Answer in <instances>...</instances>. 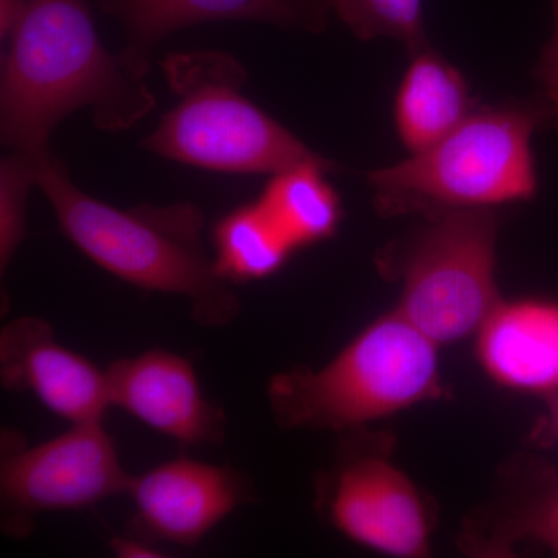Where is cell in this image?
I'll return each instance as SVG.
<instances>
[{"label": "cell", "mask_w": 558, "mask_h": 558, "mask_svg": "<svg viewBox=\"0 0 558 558\" xmlns=\"http://www.w3.org/2000/svg\"><path fill=\"white\" fill-rule=\"evenodd\" d=\"M438 348L398 311L388 312L322 368L271 377V414L281 428L344 432L439 399Z\"/></svg>", "instance_id": "cell-3"}, {"label": "cell", "mask_w": 558, "mask_h": 558, "mask_svg": "<svg viewBox=\"0 0 558 558\" xmlns=\"http://www.w3.org/2000/svg\"><path fill=\"white\" fill-rule=\"evenodd\" d=\"M112 407L185 446L220 444L227 417L202 391L194 366L161 349L117 360L108 369Z\"/></svg>", "instance_id": "cell-11"}, {"label": "cell", "mask_w": 558, "mask_h": 558, "mask_svg": "<svg viewBox=\"0 0 558 558\" xmlns=\"http://www.w3.org/2000/svg\"><path fill=\"white\" fill-rule=\"evenodd\" d=\"M31 0H0V36L9 38Z\"/></svg>", "instance_id": "cell-22"}, {"label": "cell", "mask_w": 558, "mask_h": 558, "mask_svg": "<svg viewBox=\"0 0 558 558\" xmlns=\"http://www.w3.org/2000/svg\"><path fill=\"white\" fill-rule=\"evenodd\" d=\"M498 227L492 208L440 213L407 248L396 311L438 347L476 336L501 303L495 279Z\"/></svg>", "instance_id": "cell-6"}, {"label": "cell", "mask_w": 558, "mask_h": 558, "mask_svg": "<svg viewBox=\"0 0 558 558\" xmlns=\"http://www.w3.org/2000/svg\"><path fill=\"white\" fill-rule=\"evenodd\" d=\"M319 506L341 535L391 557L428 556L432 521L416 484L388 458L347 454L323 480Z\"/></svg>", "instance_id": "cell-8"}, {"label": "cell", "mask_w": 558, "mask_h": 558, "mask_svg": "<svg viewBox=\"0 0 558 558\" xmlns=\"http://www.w3.org/2000/svg\"><path fill=\"white\" fill-rule=\"evenodd\" d=\"M548 120L543 105H508L470 113L429 148L371 172L385 215L492 208L534 199L532 135Z\"/></svg>", "instance_id": "cell-5"}, {"label": "cell", "mask_w": 558, "mask_h": 558, "mask_svg": "<svg viewBox=\"0 0 558 558\" xmlns=\"http://www.w3.org/2000/svg\"><path fill=\"white\" fill-rule=\"evenodd\" d=\"M330 171L325 165H299L271 175L260 194V207L293 250L329 240L339 229L340 197L325 178Z\"/></svg>", "instance_id": "cell-15"}, {"label": "cell", "mask_w": 558, "mask_h": 558, "mask_svg": "<svg viewBox=\"0 0 558 558\" xmlns=\"http://www.w3.org/2000/svg\"><path fill=\"white\" fill-rule=\"evenodd\" d=\"M47 153V150H46ZM44 154V153H43ZM43 154L10 150L0 163V271L5 275L24 241L28 194L36 185Z\"/></svg>", "instance_id": "cell-19"}, {"label": "cell", "mask_w": 558, "mask_h": 558, "mask_svg": "<svg viewBox=\"0 0 558 558\" xmlns=\"http://www.w3.org/2000/svg\"><path fill=\"white\" fill-rule=\"evenodd\" d=\"M126 495L135 508L134 534L191 548L250 501L252 488L234 469L179 458L132 475Z\"/></svg>", "instance_id": "cell-9"}, {"label": "cell", "mask_w": 558, "mask_h": 558, "mask_svg": "<svg viewBox=\"0 0 558 558\" xmlns=\"http://www.w3.org/2000/svg\"><path fill=\"white\" fill-rule=\"evenodd\" d=\"M332 13L362 40L398 39L411 53L429 47L422 0H330Z\"/></svg>", "instance_id": "cell-17"}, {"label": "cell", "mask_w": 558, "mask_h": 558, "mask_svg": "<svg viewBox=\"0 0 558 558\" xmlns=\"http://www.w3.org/2000/svg\"><path fill=\"white\" fill-rule=\"evenodd\" d=\"M545 546L558 556V480L553 473L539 472L531 492L499 523L492 538L484 539L483 550L502 553L519 543Z\"/></svg>", "instance_id": "cell-18"}, {"label": "cell", "mask_w": 558, "mask_h": 558, "mask_svg": "<svg viewBox=\"0 0 558 558\" xmlns=\"http://www.w3.org/2000/svg\"><path fill=\"white\" fill-rule=\"evenodd\" d=\"M213 247L220 275L233 284L271 277L295 252L258 201L220 219Z\"/></svg>", "instance_id": "cell-16"}, {"label": "cell", "mask_w": 558, "mask_h": 558, "mask_svg": "<svg viewBox=\"0 0 558 558\" xmlns=\"http://www.w3.org/2000/svg\"><path fill=\"white\" fill-rule=\"evenodd\" d=\"M0 380L10 391L31 392L70 425L102 422L112 407L108 371L62 347L50 323L32 315L0 332Z\"/></svg>", "instance_id": "cell-10"}, {"label": "cell", "mask_w": 558, "mask_h": 558, "mask_svg": "<svg viewBox=\"0 0 558 558\" xmlns=\"http://www.w3.org/2000/svg\"><path fill=\"white\" fill-rule=\"evenodd\" d=\"M161 69L178 102L143 138V149L190 167L238 174L274 175L306 163L336 170L245 97L247 72L231 54L179 51L165 58Z\"/></svg>", "instance_id": "cell-4"}, {"label": "cell", "mask_w": 558, "mask_h": 558, "mask_svg": "<svg viewBox=\"0 0 558 558\" xmlns=\"http://www.w3.org/2000/svg\"><path fill=\"white\" fill-rule=\"evenodd\" d=\"M126 35L123 54L148 75L150 57L171 33L215 21H250L286 31L319 33L328 27L330 0H98Z\"/></svg>", "instance_id": "cell-12"}, {"label": "cell", "mask_w": 558, "mask_h": 558, "mask_svg": "<svg viewBox=\"0 0 558 558\" xmlns=\"http://www.w3.org/2000/svg\"><path fill=\"white\" fill-rule=\"evenodd\" d=\"M546 432L558 442V391L548 398V416L545 422Z\"/></svg>", "instance_id": "cell-23"}, {"label": "cell", "mask_w": 558, "mask_h": 558, "mask_svg": "<svg viewBox=\"0 0 558 558\" xmlns=\"http://www.w3.org/2000/svg\"><path fill=\"white\" fill-rule=\"evenodd\" d=\"M36 185L62 233L101 269L135 288L182 296L204 328H226L240 315L233 282L220 275L205 247L197 205L112 207L80 190L50 149L39 157Z\"/></svg>", "instance_id": "cell-2"}, {"label": "cell", "mask_w": 558, "mask_h": 558, "mask_svg": "<svg viewBox=\"0 0 558 558\" xmlns=\"http://www.w3.org/2000/svg\"><path fill=\"white\" fill-rule=\"evenodd\" d=\"M3 54L0 137L10 150L43 154L70 113L92 109L95 126L131 130L156 106L148 75L102 46L87 0H31Z\"/></svg>", "instance_id": "cell-1"}, {"label": "cell", "mask_w": 558, "mask_h": 558, "mask_svg": "<svg viewBox=\"0 0 558 558\" xmlns=\"http://www.w3.org/2000/svg\"><path fill=\"white\" fill-rule=\"evenodd\" d=\"M464 76L432 47L413 53L396 95L395 121L411 154L421 153L457 130L470 116Z\"/></svg>", "instance_id": "cell-14"}, {"label": "cell", "mask_w": 558, "mask_h": 558, "mask_svg": "<svg viewBox=\"0 0 558 558\" xmlns=\"http://www.w3.org/2000/svg\"><path fill=\"white\" fill-rule=\"evenodd\" d=\"M132 475L102 422L75 424L35 447L20 433L3 429L0 461L2 531L31 537L43 513L94 508L126 494Z\"/></svg>", "instance_id": "cell-7"}, {"label": "cell", "mask_w": 558, "mask_h": 558, "mask_svg": "<svg viewBox=\"0 0 558 558\" xmlns=\"http://www.w3.org/2000/svg\"><path fill=\"white\" fill-rule=\"evenodd\" d=\"M480 365L499 387L527 395L558 391V303L502 301L476 332Z\"/></svg>", "instance_id": "cell-13"}, {"label": "cell", "mask_w": 558, "mask_h": 558, "mask_svg": "<svg viewBox=\"0 0 558 558\" xmlns=\"http://www.w3.org/2000/svg\"><path fill=\"white\" fill-rule=\"evenodd\" d=\"M550 7H553L554 32L542 51L534 75L542 86L543 106L548 113V120L558 124V0H550Z\"/></svg>", "instance_id": "cell-20"}, {"label": "cell", "mask_w": 558, "mask_h": 558, "mask_svg": "<svg viewBox=\"0 0 558 558\" xmlns=\"http://www.w3.org/2000/svg\"><path fill=\"white\" fill-rule=\"evenodd\" d=\"M110 549L116 556L123 558L165 557V554H160L161 550L157 549L150 539L137 534L113 538L110 542Z\"/></svg>", "instance_id": "cell-21"}]
</instances>
